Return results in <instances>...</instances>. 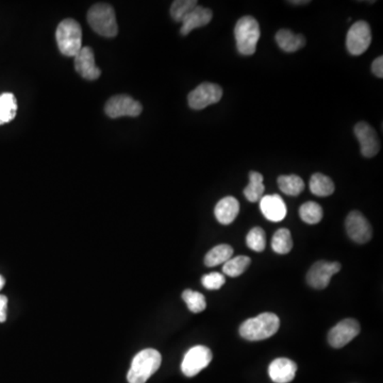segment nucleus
<instances>
[{"mask_svg":"<svg viewBox=\"0 0 383 383\" xmlns=\"http://www.w3.org/2000/svg\"><path fill=\"white\" fill-rule=\"evenodd\" d=\"M222 97V89L215 83L203 82L193 90L188 96L190 108L203 110L211 104H217Z\"/></svg>","mask_w":383,"mask_h":383,"instance_id":"0eeeda50","label":"nucleus"},{"mask_svg":"<svg viewBox=\"0 0 383 383\" xmlns=\"http://www.w3.org/2000/svg\"><path fill=\"white\" fill-rule=\"evenodd\" d=\"M263 176L258 172L249 173V185L244 190V195L250 203H257L263 197L264 193Z\"/></svg>","mask_w":383,"mask_h":383,"instance_id":"5701e85b","label":"nucleus"},{"mask_svg":"<svg viewBox=\"0 0 383 383\" xmlns=\"http://www.w3.org/2000/svg\"><path fill=\"white\" fill-rule=\"evenodd\" d=\"M276 42L286 53H295L306 45L305 36L296 34L288 29H281L276 34Z\"/></svg>","mask_w":383,"mask_h":383,"instance_id":"6ab92c4d","label":"nucleus"},{"mask_svg":"<svg viewBox=\"0 0 383 383\" xmlns=\"http://www.w3.org/2000/svg\"><path fill=\"white\" fill-rule=\"evenodd\" d=\"M335 190V183L326 175L320 174V173L312 175L311 179H310V191L316 196H330Z\"/></svg>","mask_w":383,"mask_h":383,"instance_id":"412c9836","label":"nucleus"},{"mask_svg":"<svg viewBox=\"0 0 383 383\" xmlns=\"http://www.w3.org/2000/svg\"><path fill=\"white\" fill-rule=\"evenodd\" d=\"M4 284H6V280H4V278L2 277V276H0V291L4 288Z\"/></svg>","mask_w":383,"mask_h":383,"instance_id":"f704fd0d","label":"nucleus"},{"mask_svg":"<svg viewBox=\"0 0 383 383\" xmlns=\"http://www.w3.org/2000/svg\"><path fill=\"white\" fill-rule=\"evenodd\" d=\"M17 102L12 93L0 95V125L13 121L16 117Z\"/></svg>","mask_w":383,"mask_h":383,"instance_id":"4be33fe9","label":"nucleus"},{"mask_svg":"<svg viewBox=\"0 0 383 383\" xmlns=\"http://www.w3.org/2000/svg\"><path fill=\"white\" fill-rule=\"evenodd\" d=\"M162 357L158 350L147 348L134 357L131 367L128 372L129 383H145L161 365Z\"/></svg>","mask_w":383,"mask_h":383,"instance_id":"f03ea898","label":"nucleus"},{"mask_svg":"<svg viewBox=\"0 0 383 383\" xmlns=\"http://www.w3.org/2000/svg\"><path fill=\"white\" fill-rule=\"evenodd\" d=\"M346 231L352 241L365 244L373 237V229L361 212L352 211L346 218Z\"/></svg>","mask_w":383,"mask_h":383,"instance_id":"9b49d317","label":"nucleus"},{"mask_svg":"<svg viewBox=\"0 0 383 383\" xmlns=\"http://www.w3.org/2000/svg\"><path fill=\"white\" fill-rule=\"evenodd\" d=\"M226 282V278L220 273H211L203 276L201 284L207 290H220Z\"/></svg>","mask_w":383,"mask_h":383,"instance_id":"7c9ffc66","label":"nucleus"},{"mask_svg":"<svg viewBox=\"0 0 383 383\" xmlns=\"http://www.w3.org/2000/svg\"><path fill=\"white\" fill-rule=\"evenodd\" d=\"M372 70H373L374 75L377 76L378 78H382L383 77V57L380 55L375 61L372 64Z\"/></svg>","mask_w":383,"mask_h":383,"instance_id":"2f4dec72","label":"nucleus"},{"mask_svg":"<svg viewBox=\"0 0 383 383\" xmlns=\"http://www.w3.org/2000/svg\"><path fill=\"white\" fill-rule=\"evenodd\" d=\"M239 212V203L234 197H225L216 205L214 213L216 220L222 225H230L234 222Z\"/></svg>","mask_w":383,"mask_h":383,"instance_id":"a211bd4d","label":"nucleus"},{"mask_svg":"<svg viewBox=\"0 0 383 383\" xmlns=\"http://www.w3.org/2000/svg\"><path fill=\"white\" fill-rule=\"evenodd\" d=\"M355 134L360 143L361 153L365 158H373L379 153L380 142L377 132L369 124L360 122L355 127Z\"/></svg>","mask_w":383,"mask_h":383,"instance_id":"ddd939ff","label":"nucleus"},{"mask_svg":"<svg viewBox=\"0 0 383 383\" xmlns=\"http://www.w3.org/2000/svg\"><path fill=\"white\" fill-rule=\"evenodd\" d=\"M107 115L111 119L130 117H136L142 113L141 102L128 95H117L111 97L104 107Z\"/></svg>","mask_w":383,"mask_h":383,"instance_id":"6e6552de","label":"nucleus"},{"mask_svg":"<svg viewBox=\"0 0 383 383\" xmlns=\"http://www.w3.org/2000/svg\"><path fill=\"white\" fill-rule=\"evenodd\" d=\"M340 271H341L340 263L318 261L308 271V284L316 290H323L330 284L331 277Z\"/></svg>","mask_w":383,"mask_h":383,"instance_id":"9d476101","label":"nucleus"},{"mask_svg":"<svg viewBox=\"0 0 383 383\" xmlns=\"http://www.w3.org/2000/svg\"><path fill=\"white\" fill-rule=\"evenodd\" d=\"M55 38L59 50L66 57H75L82 48V30L75 19L62 21L58 26Z\"/></svg>","mask_w":383,"mask_h":383,"instance_id":"39448f33","label":"nucleus"},{"mask_svg":"<svg viewBox=\"0 0 383 383\" xmlns=\"http://www.w3.org/2000/svg\"><path fill=\"white\" fill-rule=\"evenodd\" d=\"M279 318L271 312H265L245 320L239 327V335L247 341H262L273 337L279 330Z\"/></svg>","mask_w":383,"mask_h":383,"instance_id":"f257e3e1","label":"nucleus"},{"mask_svg":"<svg viewBox=\"0 0 383 383\" xmlns=\"http://www.w3.org/2000/svg\"><path fill=\"white\" fill-rule=\"evenodd\" d=\"M246 243L250 249L256 252H261L266 246V235L264 230L260 227H254L248 232L246 237Z\"/></svg>","mask_w":383,"mask_h":383,"instance_id":"c756f323","label":"nucleus"},{"mask_svg":"<svg viewBox=\"0 0 383 383\" xmlns=\"http://www.w3.org/2000/svg\"><path fill=\"white\" fill-rule=\"evenodd\" d=\"M252 260L249 257L237 256L227 261L222 267V273L229 277H239L242 274L245 273L246 269L249 266Z\"/></svg>","mask_w":383,"mask_h":383,"instance_id":"a878e982","label":"nucleus"},{"mask_svg":"<svg viewBox=\"0 0 383 383\" xmlns=\"http://www.w3.org/2000/svg\"><path fill=\"white\" fill-rule=\"evenodd\" d=\"M75 70L87 80H96L102 75V70L95 65L94 51L91 47H82L75 55Z\"/></svg>","mask_w":383,"mask_h":383,"instance_id":"4468645a","label":"nucleus"},{"mask_svg":"<svg viewBox=\"0 0 383 383\" xmlns=\"http://www.w3.org/2000/svg\"><path fill=\"white\" fill-rule=\"evenodd\" d=\"M260 209L266 220L281 222L288 213L286 203L279 195H266L260 199Z\"/></svg>","mask_w":383,"mask_h":383,"instance_id":"2eb2a0df","label":"nucleus"},{"mask_svg":"<svg viewBox=\"0 0 383 383\" xmlns=\"http://www.w3.org/2000/svg\"><path fill=\"white\" fill-rule=\"evenodd\" d=\"M271 248L279 254H286L292 250L293 239L288 229L281 228L276 231L271 239Z\"/></svg>","mask_w":383,"mask_h":383,"instance_id":"393cba45","label":"nucleus"},{"mask_svg":"<svg viewBox=\"0 0 383 383\" xmlns=\"http://www.w3.org/2000/svg\"><path fill=\"white\" fill-rule=\"evenodd\" d=\"M299 215L303 222L309 225H315L322 220L323 209L318 203L308 201L303 203L299 209Z\"/></svg>","mask_w":383,"mask_h":383,"instance_id":"bb28decb","label":"nucleus"},{"mask_svg":"<svg viewBox=\"0 0 383 383\" xmlns=\"http://www.w3.org/2000/svg\"><path fill=\"white\" fill-rule=\"evenodd\" d=\"M183 299L193 313H200L207 308V301L201 293L192 290H185L183 293Z\"/></svg>","mask_w":383,"mask_h":383,"instance_id":"c85d7f7f","label":"nucleus"},{"mask_svg":"<svg viewBox=\"0 0 383 383\" xmlns=\"http://www.w3.org/2000/svg\"><path fill=\"white\" fill-rule=\"evenodd\" d=\"M360 324L354 318L342 320L329 333V344L333 348L344 347L352 342L360 333Z\"/></svg>","mask_w":383,"mask_h":383,"instance_id":"f8f14e48","label":"nucleus"},{"mask_svg":"<svg viewBox=\"0 0 383 383\" xmlns=\"http://www.w3.org/2000/svg\"><path fill=\"white\" fill-rule=\"evenodd\" d=\"M233 256V248L228 244H220L212 248L205 257V264L209 267L217 266L226 263Z\"/></svg>","mask_w":383,"mask_h":383,"instance_id":"aec40b11","label":"nucleus"},{"mask_svg":"<svg viewBox=\"0 0 383 383\" xmlns=\"http://www.w3.org/2000/svg\"><path fill=\"white\" fill-rule=\"evenodd\" d=\"M92 29L104 38H114L119 32L114 9L108 4H96L87 12Z\"/></svg>","mask_w":383,"mask_h":383,"instance_id":"7ed1b4c3","label":"nucleus"},{"mask_svg":"<svg viewBox=\"0 0 383 383\" xmlns=\"http://www.w3.org/2000/svg\"><path fill=\"white\" fill-rule=\"evenodd\" d=\"M260 36V26L254 17L248 15L239 18L234 28L235 41L239 53L243 55H254Z\"/></svg>","mask_w":383,"mask_h":383,"instance_id":"20e7f679","label":"nucleus"},{"mask_svg":"<svg viewBox=\"0 0 383 383\" xmlns=\"http://www.w3.org/2000/svg\"><path fill=\"white\" fill-rule=\"evenodd\" d=\"M372 30L365 21H358L348 30L346 47L350 55H361L371 46Z\"/></svg>","mask_w":383,"mask_h":383,"instance_id":"423d86ee","label":"nucleus"},{"mask_svg":"<svg viewBox=\"0 0 383 383\" xmlns=\"http://www.w3.org/2000/svg\"><path fill=\"white\" fill-rule=\"evenodd\" d=\"M198 6L196 0H176L171 6V16L177 23H181L190 12Z\"/></svg>","mask_w":383,"mask_h":383,"instance_id":"cd10ccee","label":"nucleus"},{"mask_svg":"<svg viewBox=\"0 0 383 383\" xmlns=\"http://www.w3.org/2000/svg\"><path fill=\"white\" fill-rule=\"evenodd\" d=\"M212 358L211 350L203 345L194 346L185 354L181 371L187 377H194L211 363Z\"/></svg>","mask_w":383,"mask_h":383,"instance_id":"1a4fd4ad","label":"nucleus"},{"mask_svg":"<svg viewBox=\"0 0 383 383\" xmlns=\"http://www.w3.org/2000/svg\"><path fill=\"white\" fill-rule=\"evenodd\" d=\"M278 185L279 189L288 196H298L305 190V183L297 175L280 176L278 178Z\"/></svg>","mask_w":383,"mask_h":383,"instance_id":"b1692460","label":"nucleus"},{"mask_svg":"<svg viewBox=\"0 0 383 383\" xmlns=\"http://www.w3.org/2000/svg\"><path fill=\"white\" fill-rule=\"evenodd\" d=\"M213 17V13L210 9L205 6H197L183 18V27L180 29V33L183 36H188L190 32L196 28L203 27L211 21Z\"/></svg>","mask_w":383,"mask_h":383,"instance_id":"f3484780","label":"nucleus"},{"mask_svg":"<svg viewBox=\"0 0 383 383\" xmlns=\"http://www.w3.org/2000/svg\"><path fill=\"white\" fill-rule=\"evenodd\" d=\"M297 365L294 361L286 358H278L271 363L269 374L275 383H288L296 376Z\"/></svg>","mask_w":383,"mask_h":383,"instance_id":"dca6fc26","label":"nucleus"},{"mask_svg":"<svg viewBox=\"0 0 383 383\" xmlns=\"http://www.w3.org/2000/svg\"><path fill=\"white\" fill-rule=\"evenodd\" d=\"M6 312H8V298L4 295H0V323L6 322Z\"/></svg>","mask_w":383,"mask_h":383,"instance_id":"473e14b6","label":"nucleus"},{"mask_svg":"<svg viewBox=\"0 0 383 383\" xmlns=\"http://www.w3.org/2000/svg\"><path fill=\"white\" fill-rule=\"evenodd\" d=\"M288 4H297V6H298V4H310V1L309 0H303V1H296V0H295V1H288Z\"/></svg>","mask_w":383,"mask_h":383,"instance_id":"72a5a7b5","label":"nucleus"}]
</instances>
